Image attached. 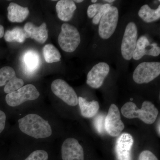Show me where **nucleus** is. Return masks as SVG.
Instances as JSON below:
<instances>
[{"instance_id": "bb28decb", "label": "nucleus", "mask_w": 160, "mask_h": 160, "mask_svg": "<svg viewBox=\"0 0 160 160\" xmlns=\"http://www.w3.org/2000/svg\"><path fill=\"white\" fill-rule=\"evenodd\" d=\"M103 120L104 117L103 116L99 115L96 118L94 121V125L95 126L96 129L97 131L100 133H102L104 131V128H103Z\"/></svg>"}, {"instance_id": "2f4dec72", "label": "nucleus", "mask_w": 160, "mask_h": 160, "mask_svg": "<svg viewBox=\"0 0 160 160\" xmlns=\"http://www.w3.org/2000/svg\"><path fill=\"white\" fill-rule=\"evenodd\" d=\"M97 2H98L97 0H95V1H94V0H92V1H91L92 2V3H95Z\"/></svg>"}, {"instance_id": "20e7f679", "label": "nucleus", "mask_w": 160, "mask_h": 160, "mask_svg": "<svg viewBox=\"0 0 160 160\" xmlns=\"http://www.w3.org/2000/svg\"><path fill=\"white\" fill-rule=\"evenodd\" d=\"M160 74L159 62H144L140 63L133 72V81L138 84L150 82Z\"/></svg>"}, {"instance_id": "6e6552de", "label": "nucleus", "mask_w": 160, "mask_h": 160, "mask_svg": "<svg viewBox=\"0 0 160 160\" xmlns=\"http://www.w3.org/2000/svg\"><path fill=\"white\" fill-rule=\"evenodd\" d=\"M51 88L53 93L67 105L75 106L78 104V98L75 91L64 80H54L52 83Z\"/></svg>"}, {"instance_id": "473e14b6", "label": "nucleus", "mask_w": 160, "mask_h": 160, "mask_svg": "<svg viewBox=\"0 0 160 160\" xmlns=\"http://www.w3.org/2000/svg\"><path fill=\"white\" fill-rule=\"evenodd\" d=\"M130 100H131V101H132V98H131V99H130Z\"/></svg>"}, {"instance_id": "1a4fd4ad", "label": "nucleus", "mask_w": 160, "mask_h": 160, "mask_svg": "<svg viewBox=\"0 0 160 160\" xmlns=\"http://www.w3.org/2000/svg\"><path fill=\"white\" fill-rule=\"evenodd\" d=\"M104 126L107 133L113 137L119 135L125 128L124 123L121 120L118 108L114 104H111L109 107Z\"/></svg>"}, {"instance_id": "f257e3e1", "label": "nucleus", "mask_w": 160, "mask_h": 160, "mask_svg": "<svg viewBox=\"0 0 160 160\" xmlns=\"http://www.w3.org/2000/svg\"><path fill=\"white\" fill-rule=\"evenodd\" d=\"M21 131L35 138H44L51 135L52 129L49 122L40 116L29 114L18 120Z\"/></svg>"}, {"instance_id": "b1692460", "label": "nucleus", "mask_w": 160, "mask_h": 160, "mask_svg": "<svg viewBox=\"0 0 160 160\" xmlns=\"http://www.w3.org/2000/svg\"><path fill=\"white\" fill-rule=\"evenodd\" d=\"M111 5L109 4H105L102 5L98 13L93 17L92 19V23L94 25H98L100 22L102 18V17L105 12L111 7Z\"/></svg>"}, {"instance_id": "dca6fc26", "label": "nucleus", "mask_w": 160, "mask_h": 160, "mask_svg": "<svg viewBox=\"0 0 160 160\" xmlns=\"http://www.w3.org/2000/svg\"><path fill=\"white\" fill-rule=\"evenodd\" d=\"M56 9L58 18L64 22H68L73 16L77 7L73 1L61 0L57 3Z\"/></svg>"}, {"instance_id": "9b49d317", "label": "nucleus", "mask_w": 160, "mask_h": 160, "mask_svg": "<svg viewBox=\"0 0 160 160\" xmlns=\"http://www.w3.org/2000/svg\"><path fill=\"white\" fill-rule=\"evenodd\" d=\"M109 66L106 62H99L93 66L87 74L86 83L91 88H99L109 74Z\"/></svg>"}, {"instance_id": "cd10ccee", "label": "nucleus", "mask_w": 160, "mask_h": 160, "mask_svg": "<svg viewBox=\"0 0 160 160\" xmlns=\"http://www.w3.org/2000/svg\"><path fill=\"white\" fill-rule=\"evenodd\" d=\"M6 122V115L4 112L0 110V133L5 129Z\"/></svg>"}, {"instance_id": "0eeeda50", "label": "nucleus", "mask_w": 160, "mask_h": 160, "mask_svg": "<svg viewBox=\"0 0 160 160\" xmlns=\"http://www.w3.org/2000/svg\"><path fill=\"white\" fill-rule=\"evenodd\" d=\"M138 28L135 23L130 22L126 26L121 45V52L125 59L132 58L138 41Z\"/></svg>"}, {"instance_id": "393cba45", "label": "nucleus", "mask_w": 160, "mask_h": 160, "mask_svg": "<svg viewBox=\"0 0 160 160\" xmlns=\"http://www.w3.org/2000/svg\"><path fill=\"white\" fill-rule=\"evenodd\" d=\"M102 6V4H100V3L90 5L87 9L88 16L89 18H93L98 13Z\"/></svg>"}, {"instance_id": "f03ea898", "label": "nucleus", "mask_w": 160, "mask_h": 160, "mask_svg": "<svg viewBox=\"0 0 160 160\" xmlns=\"http://www.w3.org/2000/svg\"><path fill=\"white\" fill-rule=\"evenodd\" d=\"M121 112L125 118L128 119L138 118L146 124H153L158 114V110L151 102H143L142 107L138 109L132 102H129L123 105Z\"/></svg>"}, {"instance_id": "412c9836", "label": "nucleus", "mask_w": 160, "mask_h": 160, "mask_svg": "<svg viewBox=\"0 0 160 160\" xmlns=\"http://www.w3.org/2000/svg\"><path fill=\"white\" fill-rule=\"evenodd\" d=\"M4 38L7 42H17L22 43L28 38L24 29L21 27H15L11 30H7L4 34Z\"/></svg>"}, {"instance_id": "a211bd4d", "label": "nucleus", "mask_w": 160, "mask_h": 160, "mask_svg": "<svg viewBox=\"0 0 160 160\" xmlns=\"http://www.w3.org/2000/svg\"><path fill=\"white\" fill-rule=\"evenodd\" d=\"M81 114L83 117L91 118L95 116L98 112L99 105L96 101L88 102L82 97L78 98Z\"/></svg>"}, {"instance_id": "423d86ee", "label": "nucleus", "mask_w": 160, "mask_h": 160, "mask_svg": "<svg viewBox=\"0 0 160 160\" xmlns=\"http://www.w3.org/2000/svg\"><path fill=\"white\" fill-rule=\"evenodd\" d=\"M118 19V8L111 6L105 12L99 23L98 32L101 38L108 39L111 37L116 29Z\"/></svg>"}, {"instance_id": "c756f323", "label": "nucleus", "mask_w": 160, "mask_h": 160, "mask_svg": "<svg viewBox=\"0 0 160 160\" xmlns=\"http://www.w3.org/2000/svg\"><path fill=\"white\" fill-rule=\"evenodd\" d=\"M105 2H108L112 3L113 2L115 1L114 0H105Z\"/></svg>"}, {"instance_id": "aec40b11", "label": "nucleus", "mask_w": 160, "mask_h": 160, "mask_svg": "<svg viewBox=\"0 0 160 160\" xmlns=\"http://www.w3.org/2000/svg\"><path fill=\"white\" fill-rule=\"evenodd\" d=\"M139 16L147 23H151L157 21L160 18V6L157 9H152L148 5H144L139 10Z\"/></svg>"}, {"instance_id": "2eb2a0df", "label": "nucleus", "mask_w": 160, "mask_h": 160, "mask_svg": "<svg viewBox=\"0 0 160 160\" xmlns=\"http://www.w3.org/2000/svg\"><path fill=\"white\" fill-rule=\"evenodd\" d=\"M46 27L45 23L37 27L32 23L28 22L25 24L23 29L26 32L28 38H31L38 42L44 44L48 37V30L46 29Z\"/></svg>"}, {"instance_id": "f8f14e48", "label": "nucleus", "mask_w": 160, "mask_h": 160, "mask_svg": "<svg viewBox=\"0 0 160 160\" xmlns=\"http://www.w3.org/2000/svg\"><path fill=\"white\" fill-rule=\"evenodd\" d=\"M62 157L63 160H84V150L77 140L69 138L62 145Z\"/></svg>"}, {"instance_id": "7c9ffc66", "label": "nucleus", "mask_w": 160, "mask_h": 160, "mask_svg": "<svg viewBox=\"0 0 160 160\" xmlns=\"http://www.w3.org/2000/svg\"><path fill=\"white\" fill-rule=\"evenodd\" d=\"M73 2H76L77 3H81L83 2V0H76V1H73Z\"/></svg>"}, {"instance_id": "5701e85b", "label": "nucleus", "mask_w": 160, "mask_h": 160, "mask_svg": "<svg viewBox=\"0 0 160 160\" xmlns=\"http://www.w3.org/2000/svg\"><path fill=\"white\" fill-rule=\"evenodd\" d=\"M48 153L45 150L33 151L25 160H48Z\"/></svg>"}, {"instance_id": "7ed1b4c3", "label": "nucleus", "mask_w": 160, "mask_h": 160, "mask_svg": "<svg viewBox=\"0 0 160 160\" xmlns=\"http://www.w3.org/2000/svg\"><path fill=\"white\" fill-rule=\"evenodd\" d=\"M61 29L58 38L60 47L66 52H73L81 42L79 32L75 26L67 23L63 24Z\"/></svg>"}, {"instance_id": "9d476101", "label": "nucleus", "mask_w": 160, "mask_h": 160, "mask_svg": "<svg viewBox=\"0 0 160 160\" xmlns=\"http://www.w3.org/2000/svg\"><path fill=\"white\" fill-rule=\"evenodd\" d=\"M24 81L17 78L13 68L5 66L0 69V87L5 86L4 90L6 93H11L19 89L24 85Z\"/></svg>"}, {"instance_id": "4be33fe9", "label": "nucleus", "mask_w": 160, "mask_h": 160, "mask_svg": "<svg viewBox=\"0 0 160 160\" xmlns=\"http://www.w3.org/2000/svg\"><path fill=\"white\" fill-rule=\"evenodd\" d=\"M43 54L46 62H57L61 61V53L52 44H47L44 46L43 48Z\"/></svg>"}, {"instance_id": "6ab92c4d", "label": "nucleus", "mask_w": 160, "mask_h": 160, "mask_svg": "<svg viewBox=\"0 0 160 160\" xmlns=\"http://www.w3.org/2000/svg\"><path fill=\"white\" fill-rule=\"evenodd\" d=\"M23 62L26 70L28 72H33L37 69L40 66L39 55L37 52L29 50L24 54Z\"/></svg>"}, {"instance_id": "a878e982", "label": "nucleus", "mask_w": 160, "mask_h": 160, "mask_svg": "<svg viewBox=\"0 0 160 160\" xmlns=\"http://www.w3.org/2000/svg\"><path fill=\"white\" fill-rule=\"evenodd\" d=\"M139 160H158L151 151L145 150L140 153Z\"/></svg>"}, {"instance_id": "c85d7f7f", "label": "nucleus", "mask_w": 160, "mask_h": 160, "mask_svg": "<svg viewBox=\"0 0 160 160\" xmlns=\"http://www.w3.org/2000/svg\"><path fill=\"white\" fill-rule=\"evenodd\" d=\"M5 34L4 27L2 25H0V38L4 36Z\"/></svg>"}, {"instance_id": "f3484780", "label": "nucleus", "mask_w": 160, "mask_h": 160, "mask_svg": "<svg viewBox=\"0 0 160 160\" xmlns=\"http://www.w3.org/2000/svg\"><path fill=\"white\" fill-rule=\"evenodd\" d=\"M8 18L12 22H22L29 15V11L27 7H23L16 3L11 2L7 8Z\"/></svg>"}, {"instance_id": "4468645a", "label": "nucleus", "mask_w": 160, "mask_h": 160, "mask_svg": "<svg viewBox=\"0 0 160 160\" xmlns=\"http://www.w3.org/2000/svg\"><path fill=\"white\" fill-rule=\"evenodd\" d=\"M134 140L131 134L124 132L120 136L116 144V152L118 160H131V149Z\"/></svg>"}, {"instance_id": "39448f33", "label": "nucleus", "mask_w": 160, "mask_h": 160, "mask_svg": "<svg viewBox=\"0 0 160 160\" xmlns=\"http://www.w3.org/2000/svg\"><path fill=\"white\" fill-rule=\"evenodd\" d=\"M39 96V92L35 86L32 84H28L16 91L6 95V101L9 106L16 107L26 101L37 99Z\"/></svg>"}, {"instance_id": "ddd939ff", "label": "nucleus", "mask_w": 160, "mask_h": 160, "mask_svg": "<svg viewBox=\"0 0 160 160\" xmlns=\"http://www.w3.org/2000/svg\"><path fill=\"white\" fill-rule=\"evenodd\" d=\"M160 54V48L156 43H150L145 36L141 37L137 41L132 58L135 60L141 59L144 56L157 57Z\"/></svg>"}]
</instances>
